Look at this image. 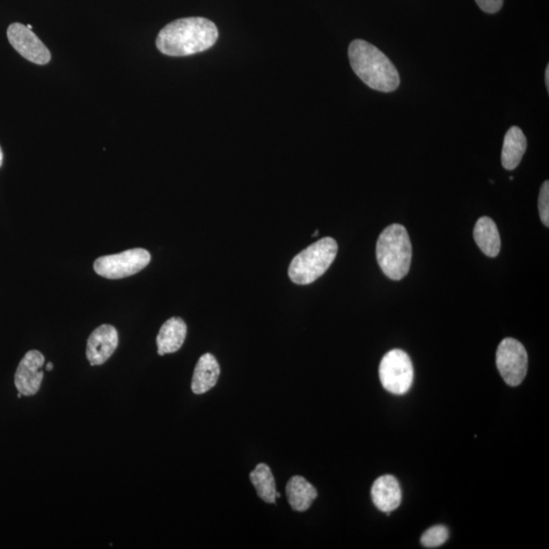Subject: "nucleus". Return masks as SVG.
<instances>
[{
	"mask_svg": "<svg viewBox=\"0 0 549 549\" xmlns=\"http://www.w3.org/2000/svg\"><path fill=\"white\" fill-rule=\"evenodd\" d=\"M219 32L213 21L204 18L173 21L160 31L156 46L168 56H187L203 53L217 42Z\"/></svg>",
	"mask_w": 549,
	"mask_h": 549,
	"instance_id": "obj_1",
	"label": "nucleus"
},
{
	"mask_svg": "<svg viewBox=\"0 0 549 549\" xmlns=\"http://www.w3.org/2000/svg\"><path fill=\"white\" fill-rule=\"evenodd\" d=\"M348 55L351 67L366 86L384 93L398 89L397 69L375 46L364 40H354L350 44Z\"/></svg>",
	"mask_w": 549,
	"mask_h": 549,
	"instance_id": "obj_2",
	"label": "nucleus"
},
{
	"mask_svg": "<svg viewBox=\"0 0 549 549\" xmlns=\"http://www.w3.org/2000/svg\"><path fill=\"white\" fill-rule=\"evenodd\" d=\"M380 269L390 279H403L412 266V245L404 226L392 224L380 233L377 244Z\"/></svg>",
	"mask_w": 549,
	"mask_h": 549,
	"instance_id": "obj_3",
	"label": "nucleus"
},
{
	"mask_svg": "<svg viewBox=\"0 0 549 549\" xmlns=\"http://www.w3.org/2000/svg\"><path fill=\"white\" fill-rule=\"evenodd\" d=\"M338 253V245L332 237L321 238L305 248L292 260L288 275L293 283L309 285L323 276L331 267Z\"/></svg>",
	"mask_w": 549,
	"mask_h": 549,
	"instance_id": "obj_4",
	"label": "nucleus"
},
{
	"mask_svg": "<svg viewBox=\"0 0 549 549\" xmlns=\"http://www.w3.org/2000/svg\"><path fill=\"white\" fill-rule=\"evenodd\" d=\"M379 379L387 392L403 395L412 387L414 369L412 360L404 351L391 350L379 364Z\"/></svg>",
	"mask_w": 549,
	"mask_h": 549,
	"instance_id": "obj_5",
	"label": "nucleus"
},
{
	"mask_svg": "<svg viewBox=\"0 0 549 549\" xmlns=\"http://www.w3.org/2000/svg\"><path fill=\"white\" fill-rule=\"evenodd\" d=\"M151 262V254L144 248H134L117 254L101 256L94 262V270L107 279H122L141 272Z\"/></svg>",
	"mask_w": 549,
	"mask_h": 549,
	"instance_id": "obj_6",
	"label": "nucleus"
},
{
	"mask_svg": "<svg viewBox=\"0 0 549 549\" xmlns=\"http://www.w3.org/2000/svg\"><path fill=\"white\" fill-rule=\"evenodd\" d=\"M496 366L504 383L511 387L521 384L528 370V355L516 339H503L496 351Z\"/></svg>",
	"mask_w": 549,
	"mask_h": 549,
	"instance_id": "obj_7",
	"label": "nucleus"
},
{
	"mask_svg": "<svg viewBox=\"0 0 549 549\" xmlns=\"http://www.w3.org/2000/svg\"><path fill=\"white\" fill-rule=\"evenodd\" d=\"M7 38L12 46L27 61L39 65L50 62V51L27 26L20 23L12 24L7 29Z\"/></svg>",
	"mask_w": 549,
	"mask_h": 549,
	"instance_id": "obj_8",
	"label": "nucleus"
},
{
	"mask_svg": "<svg viewBox=\"0 0 549 549\" xmlns=\"http://www.w3.org/2000/svg\"><path fill=\"white\" fill-rule=\"evenodd\" d=\"M44 363L46 357L38 350L29 351L21 361L14 375V385L23 396H34L39 392L44 378Z\"/></svg>",
	"mask_w": 549,
	"mask_h": 549,
	"instance_id": "obj_9",
	"label": "nucleus"
},
{
	"mask_svg": "<svg viewBox=\"0 0 549 549\" xmlns=\"http://www.w3.org/2000/svg\"><path fill=\"white\" fill-rule=\"evenodd\" d=\"M120 337L112 325L94 329L87 343V358L92 366L104 364L119 347Z\"/></svg>",
	"mask_w": 549,
	"mask_h": 549,
	"instance_id": "obj_10",
	"label": "nucleus"
},
{
	"mask_svg": "<svg viewBox=\"0 0 549 549\" xmlns=\"http://www.w3.org/2000/svg\"><path fill=\"white\" fill-rule=\"evenodd\" d=\"M371 499L375 506L387 515L398 509L402 501L399 482L393 475L380 476L371 487Z\"/></svg>",
	"mask_w": 549,
	"mask_h": 549,
	"instance_id": "obj_11",
	"label": "nucleus"
},
{
	"mask_svg": "<svg viewBox=\"0 0 549 549\" xmlns=\"http://www.w3.org/2000/svg\"><path fill=\"white\" fill-rule=\"evenodd\" d=\"M187 327L180 318H171L161 327L157 336L158 354L178 353L187 338Z\"/></svg>",
	"mask_w": 549,
	"mask_h": 549,
	"instance_id": "obj_12",
	"label": "nucleus"
},
{
	"mask_svg": "<svg viewBox=\"0 0 549 549\" xmlns=\"http://www.w3.org/2000/svg\"><path fill=\"white\" fill-rule=\"evenodd\" d=\"M220 376V365L214 355L204 354L195 365L192 390L196 395L207 393L216 386Z\"/></svg>",
	"mask_w": 549,
	"mask_h": 549,
	"instance_id": "obj_13",
	"label": "nucleus"
},
{
	"mask_svg": "<svg viewBox=\"0 0 549 549\" xmlns=\"http://www.w3.org/2000/svg\"><path fill=\"white\" fill-rule=\"evenodd\" d=\"M526 149L527 138L523 130L518 127H512L503 140L502 164L504 170H516L521 163Z\"/></svg>",
	"mask_w": 549,
	"mask_h": 549,
	"instance_id": "obj_14",
	"label": "nucleus"
},
{
	"mask_svg": "<svg viewBox=\"0 0 549 549\" xmlns=\"http://www.w3.org/2000/svg\"><path fill=\"white\" fill-rule=\"evenodd\" d=\"M473 237L480 251L489 258H495L500 254L501 237L494 220L481 217L476 222Z\"/></svg>",
	"mask_w": 549,
	"mask_h": 549,
	"instance_id": "obj_15",
	"label": "nucleus"
},
{
	"mask_svg": "<svg viewBox=\"0 0 549 549\" xmlns=\"http://www.w3.org/2000/svg\"><path fill=\"white\" fill-rule=\"evenodd\" d=\"M287 495L293 510L305 512L311 508L313 501L317 499L318 492L316 487L303 476H293L287 483Z\"/></svg>",
	"mask_w": 549,
	"mask_h": 549,
	"instance_id": "obj_16",
	"label": "nucleus"
},
{
	"mask_svg": "<svg viewBox=\"0 0 549 549\" xmlns=\"http://www.w3.org/2000/svg\"><path fill=\"white\" fill-rule=\"evenodd\" d=\"M251 481L255 487L256 494L263 502L276 503V482L272 471L267 464L261 463L251 472Z\"/></svg>",
	"mask_w": 549,
	"mask_h": 549,
	"instance_id": "obj_17",
	"label": "nucleus"
},
{
	"mask_svg": "<svg viewBox=\"0 0 549 549\" xmlns=\"http://www.w3.org/2000/svg\"><path fill=\"white\" fill-rule=\"evenodd\" d=\"M448 538V528L443 525H437L423 533L421 545L427 548H437L445 545Z\"/></svg>",
	"mask_w": 549,
	"mask_h": 549,
	"instance_id": "obj_18",
	"label": "nucleus"
},
{
	"mask_svg": "<svg viewBox=\"0 0 549 549\" xmlns=\"http://www.w3.org/2000/svg\"><path fill=\"white\" fill-rule=\"evenodd\" d=\"M538 209L539 215L541 218V221L548 227L549 226V182L546 180L544 182L543 187H541L539 199H538Z\"/></svg>",
	"mask_w": 549,
	"mask_h": 549,
	"instance_id": "obj_19",
	"label": "nucleus"
},
{
	"mask_svg": "<svg viewBox=\"0 0 549 549\" xmlns=\"http://www.w3.org/2000/svg\"><path fill=\"white\" fill-rule=\"evenodd\" d=\"M480 9L487 13H495L502 9L503 0H475Z\"/></svg>",
	"mask_w": 549,
	"mask_h": 549,
	"instance_id": "obj_20",
	"label": "nucleus"
},
{
	"mask_svg": "<svg viewBox=\"0 0 549 549\" xmlns=\"http://www.w3.org/2000/svg\"><path fill=\"white\" fill-rule=\"evenodd\" d=\"M545 86L547 91L549 92V65H547L545 70Z\"/></svg>",
	"mask_w": 549,
	"mask_h": 549,
	"instance_id": "obj_21",
	"label": "nucleus"
},
{
	"mask_svg": "<svg viewBox=\"0 0 549 549\" xmlns=\"http://www.w3.org/2000/svg\"><path fill=\"white\" fill-rule=\"evenodd\" d=\"M3 162H4V153H3L2 148H0V167H2Z\"/></svg>",
	"mask_w": 549,
	"mask_h": 549,
	"instance_id": "obj_22",
	"label": "nucleus"
},
{
	"mask_svg": "<svg viewBox=\"0 0 549 549\" xmlns=\"http://www.w3.org/2000/svg\"><path fill=\"white\" fill-rule=\"evenodd\" d=\"M54 370V364H53V363H51V362H48V363L46 364V370H47V371H51V370Z\"/></svg>",
	"mask_w": 549,
	"mask_h": 549,
	"instance_id": "obj_23",
	"label": "nucleus"
},
{
	"mask_svg": "<svg viewBox=\"0 0 549 549\" xmlns=\"http://www.w3.org/2000/svg\"><path fill=\"white\" fill-rule=\"evenodd\" d=\"M318 236H319V230L314 231L313 234H312V237H318Z\"/></svg>",
	"mask_w": 549,
	"mask_h": 549,
	"instance_id": "obj_24",
	"label": "nucleus"
},
{
	"mask_svg": "<svg viewBox=\"0 0 549 549\" xmlns=\"http://www.w3.org/2000/svg\"><path fill=\"white\" fill-rule=\"evenodd\" d=\"M27 28L30 29V30H32V26L31 25H28Z\"/></svg>",
	"mask_w": 549,
	"mask_h": 549,
	"instance_id": "obj_25",
	"label": "nucleus"
}]
</instances>
